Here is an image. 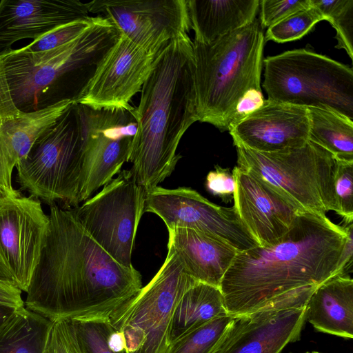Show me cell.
Instances as JSON below:
<instances>
[{
	"instance_id": "cell-18",
	"label": "cell",
	"mask_w": 353,
	"mask_h": 353,
	"mask_svg": "<svg viewBox=\"0 0 353 353\" xmlns=\"http://www.w3.org/2000/svg\"><path fill=\"white\" fill-rule=\"evenodd\" d=\"M234 208L259 246L276 243L291 228L299 212L256 177L235 166Z\"/></svg>"
},
{
	"instance_id": "cell-13",
	"label": "cell",
	"mask_w": 353,
	"mask_h": 353,
	"mask_svg": "<svg viewBox=\"0 0 353 353\" xmlns=\"http://www.w3.org/2000/svg\"><path fill=\"white\" fill-rule=\"evenodd\" d=\"M86 6L89 13L105 18L121 34L155 55L191 29L187 0H94Z\"/></svg>"
},
{
	"instance_id": "cell-5",
	"label": "cell",
	"mask_w": 353,
	"mask_h": 353,
	"mask_svg": "<svg viewBox=\"0 0 353 353\" xmlns=\"http://www.w3.org/2000/svg\"><path fill=\"white\" fill-rule=\"evenodd\" d=\"M192 42L199 121L228 130L239 99L261 90L263 28L256 18L210 43Z\"/></svg>"
},
{
	"instance_id": "cell-37",
	"label": "cell",
	"mask_w": 353,
	"mask_h": 353,
	"mask_svg": "<svg viewBox=\"0 0 353 353\" xmlns=\"http://www.w3.org/2000/svg\"><path fill=\"white\" fill-rule=\"evenodd\" d=\"M21 113L15 105L10 91L4 68L0 61V130Z\"/></svg>"
},
{
	"instance_id": "cell-10",
	"label": "cell",
	"mask_w": 353,
	"mask_h": 353,
	"mask_svg": "<svg viewBox=\"0 0 353 353\" xmlns=\"http://www.w3.org/2000/svg\"><path fill=\"white\" fill-rule=\"evenodd\" d=\"M145 199V191L132 171L124 170L73 208L90 236L116 261L130 266Z\"/></svg>"
},
{
	"instance_id": "cell-31",
	"label": "cell",
	"mask_w": 353,
	"mask_h": 353,
	"mask_svg": "<svg viewBox=\"0 0 353 353\" xmlns=\"http://www.w3.org/2000/svg\"><path fill=\"white\" fill-rule=\"evenodd\" d=\"M95 18L90 16L59 26L22 48L28 52L36 53L60 47L79 37L94 23Z\"/></svg>"
},
{
	"instance_id": "cell-26",
	"label": "cell",
	"mask_w": 353,
	"mask_h": 353,
	"mask_svg": "<svg viewBox=\"0 0 353 353\" xmlns=\"http://www.w3.org/2000/svg\"><path fill=\"white\" fill-rule=\"evenodd\" d=\"M309 141L336 159L353 161V120L328 106L307 107Z\"/></svg>"
},
{
	"instance_id": "cell-34",
	"label": "cell",
	"mask_w": 353,
	"mask_h": 353,
	"mask_svg": "<svg viewBox=\"0 0 353 353\" xmlns=\"http://www.w3.org/2000/svg\"><path fill=\"white\" fill-rule=\"evenodd\" d=\"M47 353H82L70 320L53 321Z\"/></svg>"
},
{
	"instance_id": "cell-25",
	"label": "cell",
	"mask_w": 353,
	"mask_h": 353,
	"mask_svg": "<svg viewBox=\"0 0 353 353\" xmlns=\"http://www.w3.org/2000/svg\"><path fill=\"white\" fill-rule=\"evenodd\" d=\"M53 321L25 307L0 329V353H47Z\"/></svg>"
},
{
	"instance_id": "cell-19",
	"label": "cell",
	"mask_w": 353,
	"mask_h": 353,
	"mask_svg": "<svg viewBox=\"0 0 353 353\" xmlns=\"http://www.w3.org/2000/svg\"><path fill=\"white\" fill-rule=\"evenodd\" d=\"M90 17L86 3L79 0H2L0 54L19 40H34L59 26Z\"/></svg>"
},
{
	"instance_id": "cell-2",
	"label": "cell",
	"mask_w": 353,
	"mask_h": 353,
	"mask_svg": "<svg viewBox=\"0 0 353 353\" xmlns=\"http://www.w3.org/2000/svg\"><path fill=\"white\" fill-rule=\"evenodd\" d=\"M345 226L299 212L274 244L238 252L220 285L229 315L307 305L315 289L338 275Z\"/></svg>"
},
{
	"instance_id": "cell-17",
	"label": "cell",
	"mask_w": 353,
	"mask_h": 353,
	"mask_svg": "<svg viewBox=\"0 0 353 353\" xmlns=\"http://www.w3.org/2000/svg\"><path fill=\"white\" fill-rule=\"evenodd\" d=\"M234 145L272 152L309 141L307 107L265 99L263 105L229 129Z\"/></svg>"
},
{
	"instance_id": "cell-36",
	"label": "cell",
	"mask_w": 353,
	"mask_h": 353,
	"mask_svg": "<svg viewBox=\"0 0 353 353\" xmlns=\"http://www.w3.org/2000/svg\"><path fill=\"white\" fill-rule=\"evenodd\" d=\"M261 90L250 89L239 99L229 124V128L244 119L249 114L261 108L264 103Z\"/></svg>"
},
{
	"instance_id": "cell-40",
	"label": "cell",
	"mask_w": 353,
	"mask_h": 353,
	"mask_svg": "<svg viewBox=\"0 0 353 353\" xmlns=\"http://www.w3.org/2000/svg\"><path fill=\"white\" fill-rule=\"evenodd\" d=\"M16 310L14 307L0 303V329Z\"/></svg>"
},
{
	"instance_id": "cell-39",
	"label": "cell",
	"mask_w": 353,
	"mask_h": 353,
	"mask_svg": "<svg viewBox=\"0 0 353 353\" xmlns=\"http://www.w3.org/2000/svg\"><path fill=\"white\" fill-rule=\"evenodd\" d=\"M108 345L114 353H124L125 344L123 334L112 328L108 336Z\"/></svg>"
},
{
	"instance_id": "cell-1",
	"label": "cell",
	"mask_w": 353,
	"mask_h": 353,
	"mask_svg": "<svg viewBox=\"0 0 353 353\" xmlns=\"http://www.w3.org/2000/svg\"><path fill=\"white\" fill-rule=\"evenodd\" d=\"M47 236L25 303L52 321L108 319L143 287L141 273L112 258L74 208L50 206Z\"/></svg>"
},
{
	"instance_id": "cell-16",
	"label": "cell",
	"mask_w": 353,
	"mask_h": 353,
	"mask_svg": "<svg viewBox=\"0 0 353 353\" xmlns=\"http://www.w3.org/2000/svg\"><path fill=\"white\" fill-rule=\"evenodd\" d=\"M306 305L267 308L233 317L212 353H281L301 339Z\"/></svg>"
},
{
	"instance_id": "cell-11",
	"label": "cell",
	"mask_w": 353,
	"mask_h": 353,
	"mask_svg": "<svg viewBox=\"0 0 353 353\" xmlns=\"http://www.w3.org/2000/svg\"><path fill=\"white\" fill-rule=\"evenodd\" d=\"M83 163L80 203L113 179L128 159L137 132L134 112L125 108L81 109Z\"/></svg>"
},
{
	"instance_id": "cell-27",
	"label": "cell",
	"mask_w": 353,
	"mask_h": 353,
	"mask_svg": "<svg viewBox=\"0 0 353 353\" xmlns=\"http://www.w3.org/2000/svg\"><path fill=\"white\" fill-rule=\"evenodd\" d=\"M233 317L218 316L170 343L165 353H212Z\"/></svg>"
},
{
	"instance_id": "cell-29",
	"label": "cell",
	"mask_w": 353,
	"mask_h": 353,
	"mask_svg": "<svg viewBox=\"0 0 353 353\" xmlns=\"http://www.w3.org/2000/svg\"><path fill=\"white\" fill-rule=\"evenodd\" d=\"M325 20L313 6L298 10L268 28L265 41L284 43L301 39L318 22Z\"/></svg>"
},
{
	"instance_id": "cell-9",
	"label": "cell",
	"mask_w": 353,
	"mask_h": 353,
	"mask_svg": "<svg viewBox=\"0 0 353 353\" xmlns=\"http://www.w3.org/2000/svg\"><path fill=\"white\" fill-rule=\"evenodd\" d=\"M196 282L168 247L165 259L154 277L110 316L112 328L123 334L124 353H165L175 307Z\"/></svg>"
},
{
	"instance_id": "cell-28",
	"label": "cell",
	"mask_w": 353,
	"mask_h": 353,
	"mask_svg": "<svg viewBox=\"0 0 353 353\" xmlns=\"http://www.w3.org/2000/svg\"><path fill=\"white\" fill-rule=\"evenodd\" d=\"M335 29L337 45L353 59V0H310Z\"/></svg>"
},
{
	"instance_id": "cell-30",
	"label": "cell",
	"mask_w": 353,
	"mask_h": 353,
	"mask_svg": "<svg viewBox=\"0 0 353 353\" xmlns=\"http://www.w3.org/2000/svg\"><path fill=\"white\" fill-rule=\"evenodd\" d=\"M70 321L82 353H114L107 342L112 330L110 318Z\"/></svg>"
},
{
	"instance_id": "cell-14",
	"label": "cell",
	"mask_w": 353,
	"mask_h": 353,
	"mask_svg": "<svg viewBox=\"0 0 353 353\" xmlns=\"http://www.w3.org/2000/svg\"><path fill=\"white\" fill-rule=\"evenodd\" d=\"M49 217L41 201L21 194L0 196V255L26 292L44 246Z\"/></svg>"
},
{
	"instance_id": "cell-24",
	"label": "cell",
	"mask_w": 353,
	"mask_h": 353,
	"mask_svg": "<svg viewBox=\"0 0 353 353\" xmlns=\"http://www.w3.org/2000/svg\"><path fill=\"white\" fill-rule=\"evenodd\" d=\"M227 314L220 288L197 281L185 291L175 307L169 343L213 319Z\"/></svg>"
},
{
	"instance_id": "cell-35",
	"label": "cell",
	"mask_w": 353,
	"mask_h": 353,
	"mask_svg": "<svg viewBox=\"0 0 353 353\" xmlns=\"http://www.w3.org/2000/svg\"><path fill=\"white\" fill-rule=\"evenodd\" d=\"M206 176V188L213 195L227 201L234 192V178L228 168H223L217 165Z\"/></svg>"
},
{
	"instance_id": "cell-20",
	"label": "cell",
	"mask_w": 353,
	"mask_h": 353,
	"mask_svg": "<svg viewBox=\"0 0 353 353\" xmlns=\"http://www.w3.org/2000/svg\"><path fill=\"white\" fill-rule=\"evenodd\" d=\"M168 247L196 281L220 287L238 251L219 239L191 229L168 230Z\"/></svg>"
},
{
	"instance_id": "cell-4",
	"label": "cell",
	"mask_w": 353,
	"mask_h": 353,
	"mask_svg": "<svg viewBox=\"0 0 353 353\" xmlns=\"http://www.w3.org/2000/svg\"><path fill=\"white\" fill-rule=\"evenodd\" d=\"M119 31L97 15L79 37L57 48L28 52L22 48L0 54L12 100L23 112L63 101L78 103Z\"/></svg>"
},
{
	"instance_id": "cell-6",
	"label": "cell",
	"mask_w": 353,
	"mask_h": 353,
	"mask_svg": "<svg viewBox=\"0 0 353 353\" xmlns=\"http://www.w3.org/2000/svg\"><path fill=\"white\" fill-rule=\"evenodd\" d=\"M237 166L270 187L299 212L335 211L337 159L308 141L304 145L261 152L235 145Z\"/></svg>"
},
{
	"instance_id": "cell-38",
	"label": "cell",
	"mask_w": 353,
	"mask_h": 353,
	"mask_svg": "<svg viewBox=\"0 0 353 353\" xmlns=\"http://www.w3.org/2000/svg\"><path fill=\"white\" fill-rule=\"evenodd\" d=\"M21 292L16 284L0 280V303L17 309L23 307Z\"/></svg>"
},
{
	"instance_id": "cell-32",
	"label": "cell",
	"mask_w": 353,
	"mask_h": 353,
	"mask_svg": "<svg viewBox=\"0 0 353 353\" xmlns=\"http://www.w3.org/2000/svg\"><path fill=\"white\" fill-rule=\"evenodd\" d=\"M335 212L345 223L353 219V161L337 159L334 180Z\"/></svg>"
},
{
	"instance_id": "cell-42",
	"label": "cell",
	"mask_w": 353,
	"mask_h": 353,
	"mask_svg": "<svg viewBox=\"0 0 353 353\" xmlns=\"http://www.w3.org/2000/svg\"><path fill=\"white\" fill-rule=\"evenodd\" d=\"M290 353H292V352H290ZM304 353H322V352H318V351H307Z\"/></svg>"
},
{
	"instance_id": "cell-12",
	"label": "cell",
	"mask_w": 353,
	"mask_h": 353,
	"mask_svg": "<svg viewBox=\"0 0 353 353\" xmlns=\"http://www.w3.org/2000/svg\"><path fill=\"white\" fill-rule=\"evenodd\" d=\"M157 215L168 230L191 229L215 236L241 252L259 246L235 208L216 205L188 187L156 186L145 192L144 212Z\"/></svg>"
},
{
	"instance_id": "cell-8",
	"label": "cell",
	"mask_w": 353,
	"mask_h": 353,
	"mask_svg": "<svg viewBox=\"0 0 353 353\" xmlns=\"http://www.w3.org/2000/svg\"><path fill=\"white\" fill-rule=\"evenodd\" d=\"M268 99L305 107L328 106L353 120V70L306 49L263 61Z\"/></svg>"
},
{
	"instance_id": "cell-7",
	"label": "cell",
	"mask_w": 353,
	"mask_h": 353,
	"mask_svg": "<svg viewBox=\"0 0 353 353\" xmlns=\"http://www.w3.org/2000/svg\"><path fill=\"white\" fill-rule=\"evenodd\" d=\"M83 163V126L73 103L32 144L17 165V181L50 206L78 207Z\"/></svg>"
},
{
	"instance_id": "cell-21",
	"label": "cell",
	"mask_w": 353,
	"mask_h": 353,
	"mask_svg": "<svg viewBox=\"0 0 353 353\" xmlns=\"http://www.w3.org/2000/svg\"><path fill=\"white\" fill-rule=\"evenodd\" d=\"M74 102L63 101L32 112H23L0 130V196L21 193L12 183L13 170L40 134Z\"/></svg>"
},
{
	"instance_id": "cell-15",
	"label": "cell",
	"mask_w": 353,
	"mask_h": 353,
	"mask_svg": "<svg viewBox=\"0 0 353 353\" xmlns=\"http://www.w3.org/2000/svg\"><path fill=\"white\" fill-rule=\"evenodd\" d=\"M155 56L120 34L78 103L92 108L128 106L141 92Z\"/></svg>"
},
{
	"instance_id": "cell-41",
	"label": "cell",
	"mask_w": 353,
	"mask_h": 353,
	"mask_svg": "<svg viewBox=\"0 0 353 353\" xmlns=\"http://www.w3.org/2000/svg\"><path fill=\"white\" fill-rule=\"evenodd\" d=\"M0 280L14 283L13 277L6 264L0 255ZM18 287V286H17Z\"/></svg>"
},
{
	"instance_id": "cell-23",
	"label": "cell",
	"mask_w": 353,
	"mask_h": 353,
	"mask_svg": "<svg viewBox=\"0 0 353 353\" xmlns=\"http://www.w3.org/2000/svg\"><path fill=\"white\" fill-rule=\"evenodd\" d=\"M259 0H187L194 41L210 43L256 19Z\"/></svg>"
},
{
	"instance_id": "cell-22",
	"label": "cell",
	"mask_w": 353,
	"mask_h": 353,
	"mask_svg": "<svg viewBox=\"0 0 353 353\" xmlns=\"http://www.w3.org/2000/svg\"><path fill=\"white\" fill-rule=\"evenodd\" d=\"M305 321L317 332L352 339L353 280L350 275H336L315 289L307 303Z\"/></svg>"
},
{
	"instance_id": "cell-33",
	"label": "cell",
	"mask_w": 353,
	"mask_h": 353,
	"mask_svg": "<svg viewBox=\"0 0 353 353\" xmlns=\"http://www.w3.org/2000/svg\"><path fill=\"white\" fill-rule=\"evenodd\" d=\"M259 21L263 28H269L290 14L311 6L310 0H262Z\"/></svg>"
},
{
	"instance_id": "cell-3",
	"label": "cell",
	"mask_w": 353,
	"mask_h": 353,
	"mask_svg": "<svg viewBox=\"0 0 353 353\" xmlns=\"http://www.w3.org/2000/svg\"><path fill=\"white\" fill-rule=\"evenodd\" d=\"M137 132L128 162L137 183L153 188L174 170L186 130L199 121L193 42L183 34L159 52L136 107Z\"/></svg>"
}]
</instances>
